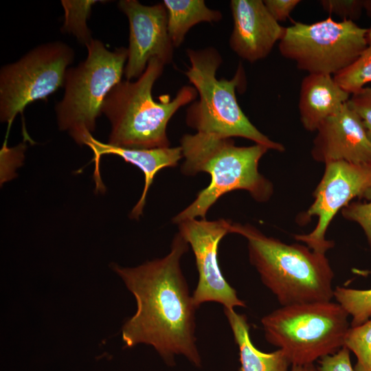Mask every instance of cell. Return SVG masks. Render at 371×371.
<instances>
[{
	"label": "cell",
	"instance_id": "obj_13",
	"mask_svg": "<svg viewBox=\"0 0 371 371\" xmlns=\"http://www.w3.org/2000/svg\"><path fill=\"white\" fill-rule=\"evenodd\" d=\"M312 157L325 164L344 161L361 164L371 162V139L359 116L348 102L325 119L317 129Z\"/></svg>",
	"mask_w": 371,
	"mask_h": 371
},
{
	"label": "cell",
	"instance_id": "obj_11",
	"mask_svg": "<svg viewBox=\"0 0 371 371\" xmlns=\"http://www.w3.org/2000/svg\"><path fill=\"white\" fill-rule=\"evenodd\" d=\"M232 222L221 218L216 221L188 219L178 224L179 233L190 245L199 273L197 286L192 294L196 308L214 302L225 308L245 307L236 291L227 282L218 264V245L229 234Z\"/></svg>",
	"mask_w": 371,
	"mask_h": 371
},
{
	"label": "cell",
	"instance_id": "obj_15",
	"mask_svg": "<svg viewBox=\"0 0 371 371\" xmlns=\"http://www.w3.org/2000/svg\"><path fill=\"white\" fill-rule=\"evenodd\" d=\"M85 145L89 146L94 153L96 164V183H101L98 172L99 159L104 155H115L126 162L131 164L139 168L144 175V186L140 199L131 210L129 217L138 219L142 214L146 204L147 193L152 185L155 176L161 169L175 167L183 157L181 146L155 148L148 149H132L120 148L102 143L90 135Z\"/></svg>",
	"mask_w": 371,
	"mask_h": 371
},
{
	"label": "cell",
	"instance_id": "obj_7",
	"mask_svg": "<svg viewBox=\"0 0 371 371\" xmlns=\"http://www.w3.org/2000/svg\"><path fill=\"white\" fill-rule=\"evenodd\" d=\"M86 47L87 58L67 70L64 95L55 106L59 129L80 146L95 131L104 100L122 81L128 58L124 47L110 51L95 39Z\"/></svg>",
	"mask_w": 371,
	"mask_h": 371
},
{
	"label": "cell",
	"instance_id": "obj_25",
	"mask_svg": "<svg viewBox=\"0 0 371 371\" xmlns=\"http://www.w3.org/2000/svg\"><path fill=\"white\" fill-rule=\"evenodd\" d=\"M348 106L359 116L368 131H371V85L353 93Z\"/></svg>",
	"mask_w": 371,
	"mask_h": 371
},
{
	"label": "cell",
	"instance_id": "obj_12",
	"mask_svg": "<svg viewBox=\"0 0 371 371\" xmlns=\"http://www.w3.org/2000/svg\"><path fill=\"white\" fill-rule=\"evenodd\" d=\"M117 7L129 23L128 58L124 73L126 79L140 77L153 58L164 65L170 64L174 47L168 31L164 3L144 5L137 0H120Z\"/></svg>",
	"mask_w": 371,
	"mask_h": 371
},
{
	"label": "cell",
	"instance_id": "obj_4",
	"mask_svg": "<svg viewBox=\"0 0 371 371\" xmlns=\"http://www.w3.org/2000/svg\"><path fill=\"white\" fill-rule=\"evenodd\" d=\"M164 65L153 58L137 80H122L109 91L101 110L111 123L108 144L132 149L170 147L168 122L198 93L194 87L186 85L172 100L168 97L159 102L154 100L152 89Z\"/></svg>",
	"mask_w": 371,
	"mask_h": 371
},
{
	"label": "cell",
	"instance_id": "obj_5",
	"mask_svg": "<svg viewBox=\"0 0 371 371\" xmlns=\"http://www.w3.org/2000/svg\"><path fill=\"white\" fill-rule=\"evenodd\" d=\"M186 53L190 67L185 75L199 96L186 111L187 125L197 133L243 137L269 150L284 151L282 144L270 139L249 120L238 103L236 90L245 82L242 65L232 79H218L216 71L223 60L216 48L188 49Z\"/></svg>",
	"mask_w": 371,
	"mask_h": 371
},
{
	"label": "cell",
	"instance_id": "obj_3",
	"mask_svg": "<svg viewBox=\"0 0 371 371\" xmlns=\"http://www.w3.org/2000/svg\"><path fill=\"white\" fill-rule=\"evenodd\" d=\"M230 233L247 240L250 263L281 306L331 301L334 273L325 254L268 237L249 224L232 223Z\"/></svg>",
	"mask_w": 371,
	"mask_h": 371
},
{
	"label": "cell",
	"instance_id": "obj_23",
	"mask_svg": "<svg viewBox=\"0 0 371 371\" xmlns=\"http://www.w3.org/2000/svg\"><path fill=\"white\" fill-rule=\"evenodd\" d=\"M319 3L324 10L342 20L355 21L364 10V0H322Z\"/></svg>",
	"mask_w": 371,
	"mask_h": 371
},
{
	"label": "cell",
	"instance_id": "obj_8",
	"mask_svg": "<svg viewBox=\"0 0 371 371\" xmlns=\"http://www.w3.org/2000/svg\"><path fill=\"white\" fill-rule=\"evenodd\" d=\"M368 28L330 16L313 23L285 27L279 51L308 74L335 76L350 66L367 45Z\"/></svg>",
	"mask_w": 371,
	"mask_h": 371
},
{
	"label": "cell",
	"instance_id": "obj_27",
	"mask_svg": "<svg viewBox=\"0 0 371 371\" xmlns=\"http://www.w3.org/2000/svg\"><path fill=\"white\" fill-rule=\"evenodd\" d=\"M267 10L278 23L284 21L301 2L300 0H265Z\"/></svg>",
	"mask_w": 371,
	"mask_h": 371
},
{
	"label": "cell",
	"instance_id": "obj_29",
	"mask_svg": "<svg viewBox=\"0 0 371 371\" xmlns=\"http://www.w3.org/2000/svg\"><path fill=\"white\" fill-rule=\"evenodd\" d=\"M364 10L368 16L371 18V0H364Z\"/></svg>",
	"mask_w": 371,
	"mask_h": 371
},
{
	"label": "cell",
	"instance_id": "obj_19",
	"mask_svg": "<svg viewBox=\"0 0 371 371\" xmlns=\"http://www.w3.org/2000/svg\"><path fill=\"white\" fill-rule=\"evenodd\" d=\"M98 2L106 1L62 0L65 14L61 32L74 35L81 44L89 45L93 38L87 21L91 15L92 6Z\"/></svg>",
	"mask_w": 371,
	"mask_h": 371
},
{
	"label": "cell",
	"instance_id": "obj_18",
	"mask_svg": "<svg viewBox=\"0 0 371 371\" xmlns=\"http://www.w3.org/2000/svg\"><path fill=\"white\" fill-rule=\"evenodd\" d=\"M168 17V31L174 47L183 42L189 30L201 22H218L220 11L207 7L203 0H164Z\"/></svg>",
	"mask_w": 371,
	"mask_h": 371
},
{
	"label": "cell",
	"instance_id": "obj_17",
	"mask_svg": "<svg viewBox=\"0 0 371 371\" xmlns=\"http://www.w3.org/2000/svg\"><path fill=\"white\" fill-rule=\"evenodd\" d=\"M224 313L239 350L238 371H290L291 363L282 350L263 352L255 347L249 337L250 328L245 315L225 308Z\"/></svg>",
	"mask_w": 371,
	"mask_h": 371
},
{
	"label": "cell",
	"instance_id": "obj_9",
	"mask_svg": "<svg viewBox=\"0 0 371 371\" xmlns=\"http://www.w3.org/2000/svg\"><path fill=\"white\" fill-rule=\"evenodd\" d=\"M75 53L61 41L37 46L0 70V120L11 122L26 106L64 87Z\"/></svg>",
	"mask_w": 371,
	"mask_h": 371
},
{
	"label": "cell",
	"instance_id": "obj_21",
	"mask_svg": "<svg viewBox=\"0 0 371 371\" xmlns=\"http://www.w3.org/2000/svg\"><path fill=\"white\" fill-rule=\"evenodd\" d=\"M367 45L348 68L334 76L336 82L350 94L371 84V25L368 28Z\"/></svg>",
	"mask_w": 371,
	"mask_h": 371
},
{
	"label": "cell",
	"instance_id": "obj_24",
	"mask_svg": "<svg viewBox=\"0 0 371 371\" xmlns=\"http://www.w3.org/2000/svg\"><path fill=\"white\" fill-rule=\"evenodd\" d=\"M343 216L357 223L371 245V201L368 203L350 202L341 209Z\"/></svg>",
	"mask_w": 371,
	"mask_h": 371
},
{
	"label": "cell",
	"instance_id": "obj_26",
	"mask_svg": "<svg viewBox=\"0 0 371 371\" xmlns=\"http://www.w3.org/2000/svg\"><path fill=\"white\" fill-rule=\"evenodd\" d=\"M350 350L343 347L337 352L319 360V371H355L352 366Z\"/></svg>",
	"mask_w": 371,
	"mask_h": 371
},
{
	"label": "cell",
	"instance_id": "obj_22",
	"mask_svg": "<svg viewBox=\"0 0 371 371\" xmlns=\"http://www.w3.org/2000/svg\"><path fill=\"white\" fill-rule=\"evenodd\" d=\"M344 347L356 357L355 371H371V317L359 326L349 328Z\"/></svg>",
	"mask_w": 371,
	"mask_h": 371
},
{
	"label": "cell",
	"instance_id": "obj_10",
	"mask_svg": "<svg viewBox=\"0 0 371 371\" xmlns=\"http://www.w3.org/2000/svg\"><path fill=\"white\" fill-rule=\"evenodd\" d=\"M325 165L324 175L313 193L314 202L304 217L307 220L312 216H317V225L308 234L295 235L297 240L324 254L334 246L325 235L338 211L357 197L371 201V162L356 164L338 161Z\"/></svg>",
	"mask_w": 371,
	"mask_h": 371
},
{
	"label": "cell",
	"instance_id": "obj_20",
	"mask_svg": "<svg viewBox=\"0 0 371 371\" xmlns=\"http://www.w3.org/2000/svg\"><path fill=\"white\" fill-rule=\"evenodd\" d=\"M354 271L360 275L371 274V270ZM333 297L352 316L350 327L359 326L371 317V289L359 290L337 286L334 289Z\"/></svg>",
	"mask_w": 371,
	"mask_h": 371
},
{
	"label": "cell",
	"instance_id": "obj_30",
	"mask_svg": "<svg viewBox=\"0 0 371 371\" xmlns=\"http://www.w3.org/2000/svg\"><path fill=\"white\" fill-rule=\"evenodd\" d=\"M368 135L371 139V131H368Z\"/></svg>",
	"mask_w": 371,
	"mask_h": 371
},
{
	"label": "cell",
	"instance_id": "obj_16",
	"mask_svg": "<svg viewBox=\"0 0 371 371\" xmlns=\"http://www.w3.org/2000/svg\"><path fill=\"white\" fill-rule=\"evenodd\" d=\"M350 95L333 76L308 74L301 82L298 104L304 128L316 131L325 119L341 109Z\"/></svg>",
	"mask_w": 371,
	"mask_h": 371
},
{
	"label": "cell",
	"instance_id": "obj_14",
	"mask_svg": "<svg viewBox=\"0 0 371 371\" xmlns=\"http://www.w3.org/2000/svg\"><path fill=\"white\" fill-rule=\"evenodd\" d=\"M230 8L231 49L251 63L265 58L282 39L285 27L273 19L262 0H232Z\"/></svg>",
	"mask_w": 371,
	"mask_h": 371
},
{
	"label": "cell",
	"instance_id": "obj_2",
	"mask_svg": "<svg viewBox=\"0 0 371 371\" xmlns=\"http://www.w3.org/2000/svg\"><path fill=\"white\" fill-rule=\"evenodd\" d=\"M184 161L181 170L185 175L208 173L210 183L194 201L172 218V223L197 217L205 219L209 209L225 194L238 190L249 192L258 202L267 201L273 186L258 171L260 159L269 150L255 144L237 146L232 138L212 134H185L180 139Z\"/></svg>",
	"mask_w": 371,
	"mask_h": 371
},
{
	"label": "cell",
	"instance_id": "obj_1",
	"mask_svg": "<svg viewBox=\"0 0 371 371\" xmlns=\"http://www.w3.org/2000/svg\"><path fill=\"white\" fill-rule=\"evenodd\" d=\"M188 243L177 234L170 251L161 258L135 267L112 265L137 302V311L123 325L122 337L127 347L152 346L168 366L183 355L196 367L201 358L195 337V306L181 268Z\"/></svg>",
	"mask_w": 371,
	"mask_h": 371
},
{
	"label": "cell",
	"instance_id": "obj_28",
	"mask_svg": "<svg viewBox=\"0 0 371 371\" xmlns=\"http://www.w3.org/2000/svg\"><path fill=\"white\" fill-rule=\"evenodd\" d=\"M290 371H319L314 363L291 366Z\"/></svg>",
	"mask_w": 371,
	"mask_h": 371
},
{
	"label": "cell",
	"instance_id": "obj_6",
	"mask_svg": "<svg viewBox=\"0 0 371 371\" xmlns=\"http://www.w3.org/2000/svg\"><path fill=\"white\" fill-rule=\"evenodd\" d=\"M349 315L331 301L281 306L261 319L266 340L291 366L314 363L344 346Z\"/></svg>",
	"mask_w": 371,
	"mask_h": 371
}]
</instances>
